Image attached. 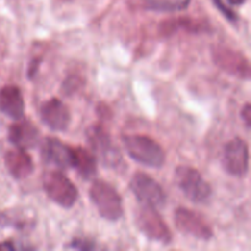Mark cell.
<instances>
[{
    "label": "cell",
    "instance_id": "6da1fadb",
    "mask_svg": "<svg viewBox=\"0 0 251 251\" xmlns=\"http://www.w3.org/2000/svg\"><path fill=\"white\" fill-rule=\"evenodd\" d=\"M125 151L134 161L147 167L159 168L164 164L166 154L163 149L151 137L144 135H127L123 137Z\"/></svg>",
    "mask_w": 251,
    "mask_h": 251
},
{
    "label": "cell",
    "instance_id": "7a4b0ae2",
    "mask_svg": "<svg viewBox=\"0 0 251 251\" xmlns=\"http://www.w3.org/2000/svg\"><path fill=\"white\" fill-rule=\"evenodd\" d=\"M90 198L104 220L114 222L123 216L124 210L122 198L107 181H93L90 188Z\"/></svg>",
    "mask_w": 251,
    "mask_h": 251
},
{
    "label": "cell",
    "instance_id": "3957f363",
    "mask_svg": "<svg viewBox=\"0 0 251 251\" xmlns=\"http://www.w3.org/2000/svg\"><path fill=\"white\" fill-rule=\"evenodd\" d=\"M176 183L190 201L202 203L211 198V186L193 167L180 166L176 171Z\"/></svg>",
    "mask_w": 251,
    "mask_h": 251
},
{
    "label": "cell",
    "instance_id": "277c9868",
    "mask_svg": "<svg viewBox=\"0 0 251 251\" xmlns=\"http://www.w3.org/2000/svg\"><path fill=\"white\" fill-rule=\"evenodd\" d=\"M43 189L51 201L64 208L73 207L77 201V189L60 172H48L44 174Z\"/></svg>",
    "mask_w": 251,
    "mask_h": 251
},
{
    "label": "cell",
    "instance_id": "5b68a950",
    "mask_svg": "<svg viewBox=\"0 0 251 251\" xmlns=\"http://www.w3.org/2000/svg\"><path fill=\"white\" fill-rule=\"evenodd\" d=\"M136 225L140 232L149 239L168 244L172 240L171 230L157 212L156 207L144 205L136 212Z\"/></svg>",
    "mask_w": 251,
    "mask_h": 251
},
{
    "label": "cell",
    "instance_id": "8992f818",
    "mask_svg": "<svg viewBox=\"0 0 251 251\" xmlns=\"http://www.w3.org/2000/svg\"><path fill=\"white\" fill-rule=\"evenodd\" d=\"M86 137L96 156L108 167H118L123 158L119 150L113 145L108 132L100 125H92L86 131Z\"/></svg>",
    "mask_w": 251,
    "mask_h": 251
},
{
    "label": "cell",
    "instance_id": "52a82bcc",
    "mask_svg": "<svg viewBox=\"0 0 251 251\" xmlns=\"http://www.w3.org/2000/svg\"><path fill=\"white\" fill-rule=\"evenodd\" d=\"M130 189L140 202L152 207H161L166 202V194L162 186L145 173H137L130 181Z\"/></svg>",
    "mask_w": 251,
    "mask_h": 251
},
{
    "label": "cell",
    "instance_id": "ba28073f",
    "mask_svg": "<svg viewBox=\"0 0 251 251\" xmlns=\"http://www.w3.org/2000/svg\"><path fill=\"white\" fill-rule=\"evenodd\" d=\"M176 226L181 233L191 235L196 239L208 240L212 238L213 230L207 221L195 211L188 208H178L174 215Z\"/></svg>",
    "mask_w": 251,
    "mask_h": 251
},
{
    "label": "cell",
    "instance_id": "9c48e42d",
    "mask_svg": "<svg viewBox=\"0 0 251 251\" xmlns=\"http://www.w3.org/2000/svg\"><path fill=\"white\" fill-rule=\"evenodd\" d=\"M213 60L215 63L227 71L228 74L237 77L249 80L250 77V65L248 59L239 51H235L228 47L220 46L216 47L212 50Z\"/></svg>",
    "mask_w": 251,
    "mask_h": 251
},
{
    "label": "cell",
    "instance_id": "30bf717a",
    "mask_svg": "<svg viewBox=\"0 0 251 251\" xmlns=\"http://www.w3.org/2000/svg\"><path fill=\"white\" fill-rule=\"evenodd\" d=\"M223 166L234 176H244L249 171V149L242 139H233L226 145Z\"/></svg>",
    "mask_w": 251,
    "mask_h": 251
},
{
    "label": "cell",
    "instance_id": "8fae6325",
    "mask_svg": "<svg viewBox=\"0 0 251 251\" xmlns=\"http://www.w3.org/2000/svg\"><path fill=\"white\" fill-rule=\"evenodd\" d=\"M41 156L46 163L54 164L63 169L73 168V147L58 139H44L41 145Z\"/></svg>",
    "mask_w": 251,
    "mask_h": 251
},
{
    "label": "cell",
    "instance_id": "7c38bea8",
    "mask_svg": "<svg viewBox=\"0 0 251 251\" xmlns=\"http://www.w3.org/2000/svg\"><path fill=\"white\" fill-rule=\"evenodd\" d=\"M42 122L53 131H64L70 124L71 115L69 108L58 98H51L43 103L41 108Z\"/></svg>",
    "mask_w": 251,
    "mask_h": 251
},
{
    "label": "cell",
    "instance_id": "4fadbf2b",
    "mask_svg": "<svg viewBox=\"0 0 251 251\" xmlns=\"http://www.w3.org/2000/svg\"><path fill=\"white\" fill-rule=\"evenodd\" d=\"M0 112L15 120L24 118L25 100L17 86L6 85L0 90Z\"/></svg>",
    "mask_w": 251,
    "mask_h": 251
},
{
    "label": "cell",
    "instance_id": "5bb4252c",
    "mask_svg": "<svg viewBox=\"0 0 251 251\" xmlns=\"http://www.w3.org/2000/svg\"><path fill=\"white\" fill-rule=\"evenodd\" d=\"M5 167L15 179H25L33 172V162L24 149L16 147L5 154Z\"/></svg>",
    "mask_w": 251,
    "mask_h": 251
},
{
    "label": "cell",
    "instance_id": "9a60e30c",
    "mask_svg": "<svg viewBox=\"0 0 251 251\" xmlns=\"http://www.w3.org/2000/svg\"><path fill=\"white\" fill-rule=\"evenodd\" d=\"M9 140L19 149H29L37 144L38 129L29 120L21 118L9 127Z\"/></svg>",
    "mask_w": 251,
    "mask_h": 251
},
{
    "label": "cell",
    "instance_id": "2e32d148",
    "mask_svg": "<svg viewBox=\"0 0 251 251\" xmlns=\"http://www.w3.org/2000/svg\"><path fill=\"white\" fill-rule=\"evenodd\" d=\"M73 168H75L82 178H93L97 173L96 157L83 147H73Z\"/></svg>",
    "mask_w": 251,
    "mask_h": 251
},
{
    "label": "cell",
    "instance_id": "e0dca14e",
    "mask_svg": "<svg viewBox=\"0 0 251 251\" xmlns=\"http://www.w3.org/2000/svg\"><path fill=\"white\" fill-rule=\"evenodd\" d=\"M190 0H145V7L153 11L176 12L186 9Z\"/></svg>",
    "mask_w": 251,
    "mask_h": 251
},
{
    "label": "cell",
    "instance_id": "ac0fdd59",
    "mask_svg": "<svg viewBox=\"0 0 251 251\" xmlns=\"http://www.w3.org/2000/svg\"><path fill=\"white\" fill-rule=\"evenodd\" d=\"M213 1H215L216 6L218 7V10H220V11L222 12V14L225 15L228 20H230V21H237L238 15L235 14V12L233 11L230 7H228L227 5L223 2V0H213Z\"/></svg>",
    "mask_w": 251,
    "mask_h": 251
},
{
    "label": "cell",
    "instance_id": "d6986e66",
    "mask_svg": "<svg viewBox=\"0 0 251 251\" xmlns=\"http://www.w3.org/2000/svg\"><path fill=\"white\" fill-rule=\"evenodd\" d=\"M70 247L73 249H77V250H92L95 249V244H92L91 242L85 239H75L71 242Z\"/></svg>",
    "mask_w": 251,
    "mask_h": 251
},
{
    "label": "cell",
    "instance_id": "ffe728a7",
    "mask_svg": "<svg viewBox=\"0 0 251 251\" xmlns=\"http://www.w3.org/2000/svg\"><path fill=\"white\" fill-rule=\"evenodd\" d=\"M242 118L244 120L245 125H247L248 129H250V125H251V105L250 103H247L245 107L243 108L242 110Z\"/></svg>",
    "mask_w": 251,
    "mask_h": 251
},
{
    "label": "cell",
    "instance_id": "44dd1931",
    "mask_svg": "<svg viewBox=\"0 0 251 251\" xmlns=\"http://www.w3.org/2000/svg\"><path fill=\"white\" fill-rule=\"evenodd\" d=\"M15 247L12 243L10 242H2L0 243V251H14Z\"/></svg>",
    "mask_w": 251,
    "mask_h": 251
},
{
    "label": "cell",
    "instance_id": "7402d4cb",
    "mask_svg": "<svg viewBox=\"0 0 251 251\" xmlns=\"http://www.w3.org/2000/svg\"><path fill=\"white\" fill-rule=\"evenodd\" d=\"M230 5H234V6H239V5H243L245 2V0H228Z\"/></svg>",
    "mask_w": 251,
    "mask_h": 251
}]
</instances>
